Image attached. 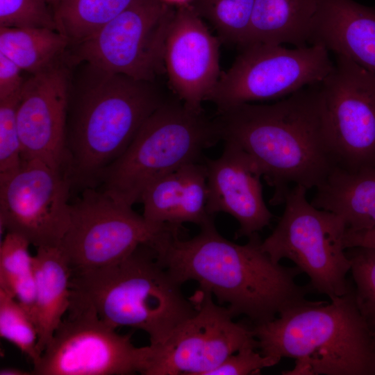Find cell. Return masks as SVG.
<instances>
[{
	"instance_id": "obj_8",
	"label": "cell",
	"mask_w": 375,
	"mask_h": 375,
	"mask_svg": "<svg viewBox=\"0 0 375 375\" xmlns=\"http://www.w3.org/2000/svg\"><path fill=\"white\" fill-rule=\"evenodd\" d=\"M172 226L152 224L99 188H86L71 202L69 224L59 247L72 273L95 269L151 244Z\"/></svg>"
},
{
	"instance_id": "obj_11",
	"label": "cell",
	"mask_w": 375,
	"mask_h": 375,
	"mask_svg": "<svg viewBox=\"0 0 375 375\" xmlns=\"http://www.w3.org/2000/svg\"><path fill=\"white\" fill-rule=\"evenodd\" d=\"M196 312L163 342L144 347L140 374L209 375L229 356L247 346L258 349L251 328L233 321L226 307L199 288L190 297Z\"/></svg>"
},
{
	"instance_id": "obj_28",
	"label": "cell",
	"mask_w": 375,
	"mask_h": 375,
	"mask_svg": "<svg viewBox=\"0 0 375 375\" xmlns=\"http://www.w3.org/2000/svg\"><path fill=\"white\" fill-rule=\"evenodd\" d=\"M351 260L354 293L358 306L373 330L375 328V248L346 249Z\"/></svg>"
},
{
	"instance_id": "obj_27",
	"label": "cell",
	"mask_w": 375,
	"mask_h": 375,
	"mask_svg": "<svg viewBox=\"0 0 375 375\" xmlns=\"http://www.w3.org/2000/svg\"><path fill=\"white\" fill-rule=\"evenodd\" d=\"M0 335L16 346L35 365L38 351V331L31 314L10 294L0 288Z\"/></svg>"
},
{
	"instance_id": "obj_3",
	"label": "cell",
	"mask_w": 375,
	"mask_h": 375,
	"mask_svg": "<svg viewBox=\"0 0 375 375\" xmlns=\"http://www.w3.org/2000/svg\"><path fill=\"white\" fill-rule=\"evenodd\" d=\"M326 301H307L251 327L260 352L295 359L287 375H375V340L354 287Z\"/></svg>"
},
{
	"instance_id": "obj_23",
	"label": "cell",
	"mask_w": 375,
	"mask_h": 375,
	"mask_svg": "<svg viewBox=\"0 0 375 375\" xmlns=\"http://www.w3.org/2000/svg\"><path fill=\"white\" fill-rule=\"evenodd\" d=\"M69 45L57 30L0 27V53L32 75L59 63Z\"/></svg>"
},
{
	"instance_id": "obj_13",
	"label": "cell",
	"mask_w": 375,
	"mask_h": 375,
	"mask_svg": "<svg viewBox=\"0 0 375 375\" xmlns=\"http://www.w3.org/2000/svg\"><path fill=\"white\" fill-rule=\"evenodd\" d=\"M33 375H130L141 372L144 347L121 335L93 308L70 306Z\"/></svg>"
},
{
	"instance_id": "obj_37",
	"label": "cell",
	"mask_w": 375,
	"mask_h": 375,
	"mask_svg": "<svg viewBox=\"0 0 375 375\" xmlns=\"http://www.w3.org/2000/svg\"><path fill=\"white\" fill-rule=\"evenodd\" d=\"M372 331H373V336H374V340H375V328H374V329L372 330Z\"/></svg>"
},
{
	"instance_id": "obj_2",
	"label": "cell",
	"mask_w": 375,
	"mask_h": 375,
	"mask_svg": "<svg viewBox=\"0 0 375 375\" xmlns=\"http://www.w3.org/2000/svg\"><path fill=\"white\" fill-rule=\"evenodd\" d=\"M224 141L247 152L274 188L272 205L283 203L290 190L317 188L336 167L326 141L319 83L272 104L245 103L219 112Z\"/></svg>"
},
{
	"instance_id": "obj_9",
	"label": "cell",
	"mask_w": 375,
	"mask_h": 375,
	"mask_svg": "<svg viewBox=\"0 0 375 375\" xmlns=\"http://www.w3.org/2000/svg\"><path fill=\"white\" fill-rule=\"evenodd\" d=\"M241 49L208 99L218 112L245 103L289 96L322 82L334 65L328 51L319 44L290 49L253 43Z\"/></svg>"
},
{
	"instance_id": "obj_17",
	"label": "cell",
	"mask_w": 375,
	"mask_h": 375,
	"mask_svg": "<svg viewBox=\"0 0 375 375\" xmlns=\"http://www.w3.org/2000/svg\"><path fill=\"white\" fill-rule=\"evenodd\" d=\"M207 172V210L225 212L240 224L236 237L250 236L268 226L272 214L266 206L256 160L238 144L224 141L222 155L204 158Z\"/></svg>"
},
{
	"instance_id": "obj_7",
	"label": "cell",
	"mask_w": 375,
	"mask_h": 375,
	"mask_svg": "<svg viewBox=\"0 0 375 375\" xmlns=\"http://www.w3.org/2000/svg\"><path fill=\"white\" fill-rule=\"evenodd\" d=\"M308 190L293 186L283 203V214L273 232L261 242L262 249L276 262L292 260L310 278L313 292L333 299L347 294L351 260L344 247L347 230L338 215L314 206Z\"/></svg>"
},
{
	"instance_id": "obj_29",
	"label": "cell",
	"mask_w": 375,
	"mask_h": 375,
	"mask_svg": "<svg viewBox=\"0 0 375 375\" xmlns=\"http://www.w3.org/2000/svg\"><path fill=\"white\" fill-rule=\"evenodd\" d=\"M0 27L57 30L47 0H0Z\"/></svg>"
},
{
	"instance_id": "obj_25",
	"label": "cell",
	"mask_w": 375,
	"mask_h": 375,
	"mask_svg": "<svg viewBox=\"0 0 375 375\" xmlns=\"http://www.w3.org/2000/svg\"><path fill=\"white\" fill-rule=\"evenodd\" d=\"M30 245L22 236L6 232L0 244V288L14 297L34 319L36 288Z\"/></svg>"
},
{
	"instance_id": "obj_32",
	"label": "cell",
	"mask_w": 375,
	"mask_h": 375,
	"mask_svg": "<svg viewBox=\"0 0 375 375\" xmlns=\"http://www.w3.org/2000/svg\"><path fill=\"white\" fill-rule=\"evenodd\" d=\"M21 71L17 64L0 53V101L21 94L26 81L21 76Z\"/></svg>"
},
{
	"instance_id": "obj_18",
	"label": "cell",
	"mask_w": 375,
	"mask_h": 375,
	"mask_svg": "<svg viewBox=\"0 0 375 375\" xmlns=\"http://www.w3.org/2000/svg\"><path fill=\"white\" fill-rule=\"evenodd\" d=\"M308 42L375 74V8L352 0H319Z\"/></svg>"
},
{
	"instance_id": "obj_12",
	"label": "cell",
	"mask_w": 375,
	"mask_h": 375,
	"mask_svg": "<svg viewBox=\"0 0 375 375\" xmlns=\"http://www.w3.org/2000/svg\"><path fill=\"white\" fill-rule=\"evenodd\" d=\"M325 135L336 167H375V74L335 54L319 83Z\"/></svg>"
},
{
	"instance_id": "obj_4",
	"label": "cell",
	"mask_w": 375,
	"mask_h": 375,
	"mask_svg": "<svg viewBox=\"0 0 375 375\" xmlns=\"http://www.w3.org/2000/svg\"><path fill=\"white\" fill-rule=\"evenodd\" d=\"M181 285L144 244L115 264L73 272L70 306L93 308L115 328L142 330L157 344L196 312Z\"/></svg>"
},
{
	"instance_id": "obj_33",
	"label": "cell",
	"mask_w": 375,
	"mask_h": 375,
	"mask_svg": "<svg viewBox=\"0 0 375 375\" xmlns=\"http://www.w3.org/2000/svg\"><path fill=\"white\" fill-rule=\"evenodd\" d=\"M344 247L346 249L358 247L375 248V228L360 231L346 230Z\"/></svg>"
},
{
	"instance_id": "obj_10",
	"label": "cell",
	"mask_w": 375,
	"mask_h": 375,
	"mask_svg": "<svg viewBox=\"0 0 375 375\" xmlns=\"http://www.w3.org/2000/svg\"><path fill=\"white\" fill-rule=\"evenodd\" d=\"M175 7L135 0L90 38L74 46L72 60L96 69L153 82L165 71V49Z\"/></svg>"
},
{
	"instance_id": "obj_14",
	"label": "cell",
	"mask_w": 375,
	"mask_h": 375,
	"mask_svg": "<svg viewBox=\"0 0 375 375\" xmlns=\"http://www.w3.org/2000/svg\"><path fill=\"white\" fill-rule=\"evenodd\" d=\"M71 183L61 170L38 160H22L0 177V228L36 247L59 246L70 221Z\"/></svg>"
},
{
	"instance_id": "obj_31",
	"label": "cell",
	"mask_w": 375,
	"mask_h": 375,
	"mask_svg": "<svg viewBox=\"0 0 375 375\" xmlns=\"http://www.w3.org/2000/svg\"><path fill=\"white\" fill-rule=\"evenodd\" d=\"M256 347H242L229 356L209 375H253L259 374L260 371L278 363L275 359L256 351Z\"/></svg>"
},
{
	"instance_id": "obj_19",
	"label": "cell",
	"mask_w": 375,
	"mask_h": 375,
	"mask_svg": "<svg viewBox=\"0 0 375 375\" xmlns=\"http://www.w3.org/2000/svg\"><path fill=\"white\" fill-rule=\"evenodd\" d=\"M207 172L204 160L186 164L149 185L140 198L143 217L158 225L200 227L213 221L207 210Z\"/></svg>"
},
{
	"instance_id": "obj_30",
	"label": "cell",
	"mask_w": 375,
	"mask_h": 375,
	"mask_svg": "<svg viewBox=\"0 0 375 375\" xmlns=\"http://www.w3.org/2000/svg\"><path fill=\"white\" fill-rule=\"evenodd\" d=\"M20 94L0 101V177L15 172L22 161V144L17 122Z\"/></svg>"
},
{
	"instance_id": "obj_36",
	"label": "cell",
	"mask_w": 375,
	"mask_h": 375,
	"mask_svg": "<svg viewBox=\"0 0 375 375\" xmlns=\"http://www.w3.org/2000/svg\"><path fill=\"white\" fill-rule=\"evenodd\" d=\"M57 0H47L51 6Z\"/></svg>"
},
{
	"instance_id": "obj_21",
	"label": "cell",
	"mask_w": 375,
	"mask_h": 375,
	"mask_svg": "<svg viewBox=\"0 0 375 375\" xmlns=\"http://www.w3.org/2000/svg\"><path fill=\"white\" fill-rule=\"evenodd\" d=\"M35 279L34 319L42 355L71 303L72 270L59 246L37 247L33 256Z\"/></svg>"
},
{
	"instance_id": "obj_24",
	"label": "cell",
	"mask_w": 375,
	"mask_h": 375,
	"mask_svg": "<svg viewBox=\"0 0 375 375\" xmlns=\"http://www.w3.org/2000/svg\"><path fill=\"white\" fill-rule=\"evenodd\" d=\"M135 0H57L52 6L56 29L76 46L86 40Z\"/></svg>"
},
{
	"instance_id": "obj_26",
	"label": "cell",
	"mask_w": 375,
	"mask_h": 375,
	"mask_svg": "<svg viewBox=\"0 0 375 375\" xmlns=\"http://www.w3.org/2000/svg\"><path fill=\"white\" fill-rule=\"evenodd\" d=\"M255 0H195L190 5L216 30L221 42L244 47Z\"/></svg>"
},
{
	"instance_id": "obj_34",
	"label": "cell",
	"mask_w": 375,
	"mask_h": 375,
	"mask_svg": "<svg viewBox=\"0 0 375 375\" xmlns=\"http://www.w3.org/2000/svg\"><path fill=\"white\" fill-rule=\"evenodd\" d=\"M32 372L25 371L15 367H5L0 370V375H30Z\"/></svg>"
},
{
	"instance_id": "obj_35",
	"label": "cell",
	"mask_w": 375,
	"mask_h": 375,
	"mask_svg": "<svg viewBox=\"0 0 375 375\" xmlns=\"http://www.w3.org/2000/svg\"><path fill=\"white\" fill-rule=\"evenodd\" d=\"M162 1L169 6L177 7V6H181L183 5L190 4L195 0H162Z\"/></svg>"
},
{
	"instance_id": "obj_5",
	"label": "cell",
	"mask_w": 375,
	"mask_h": 375,
	"mask_svg": "<svg viewBox=\"0 0 375 375\" xmlns=\"http://www.w3.org/2000/svg\"><path fill=\"white\" fill-rule=\"evenodd\" d=\"M93 69L97 76L68 110L65 173L72 189L97 187L103 170L166 99L153 82Z\"/></svg>"
},
{
	"instance_id": "obj_1",
	"label": "cell",
	"mask_w": 375,
	"mask_h": 375,
	"mask_svg": "<svg viewBox=\"0 0 375 375\" xmlns=\"http://www.w3.org/2000/svg\"><path fill=\"white\" fill-rule=\"evenodd\" d=\"M178 228H170L150 245L157 259L181 285L197 281L234 317L244 315L262 324L314 293L309 285L296 283L301 273L297 267L283 266L262 249L258 233L238 244L221 235L213 221L186 240L179 238Z\"/></svg>"
},
{
	"instance_id": "obj_15",
	"label": "cell",
	"mask_w": 375,
	"mask_h": 375,
	"mask_svg": "<svg viewBox=\"0 0 375 375\" xmlns=\"http://www.w3.org/2000/svg\"><path fill=\"white\" fill-rule=\"evenodd\" d=\"M69 74L60 62L33 74L17 110L22 160H38L65 172Z\"/></svg>"
},
{
	"instance_id": "obj_6",
	"label": "cell",
	"mask_w": 375,
	"mask_h": 375,
	"mask_svg": "<svg viewBox=\"0 0 375 375\" xmlns=\"http://www.w3.org/2000/svg\"><path fill=\"white\" fill-rule=\"evenodd\" d=\"M222 140L217 119L165 101L146 119L125 151L101 173L100 190L132 206L156 180L191 162Z\"/></svg>"
},
{
	"instance_id": "obj_16",
	"label": "cell",
	"mask_w": 375,
	"mask_h": 375,
	"mask_svg": "<svg viewBox=\"0 0 375 375\" xmlns=\"http://www.w3.org/2000/svg\"><path fill=\"white\" fill-rule=\"evenodd\" d=\"M221 41L208 30L190 4L175 7L165 49V68L178 98L202 112L221 76Z\"/></svg>"
},
{
	"instance_id": "obj_20",
	"label": "cell",
	"mask_w": 375,
	"mask_h": 375,
	"mask_svg": "<svg viewBox=\"0 0 375 375\" xmlns=\"http://www.w3.org/2000/svg\"><path fill=\"white\" fill-rule=\"evenodd\" d=\"M316 190L310 203L339 215L347 230L375 228V167L357 170L335 167Z\"/></svg>"
},
{
	"instance_id": "obj_22",
	"label": "cell",
	"mask_w": 375,
	"mask_h": 375,
	"mask_svg": "<svg viewBox=\"0 0 375 375\" xmlns=\"http://www.w3.org/2000/svg\"><path fill=\"white\" fill-rule=\"evenodd\" d=\"M318 6L319 0H255L244 46L289 43L306 47Z\"/></svg>"
}]
</instances>
